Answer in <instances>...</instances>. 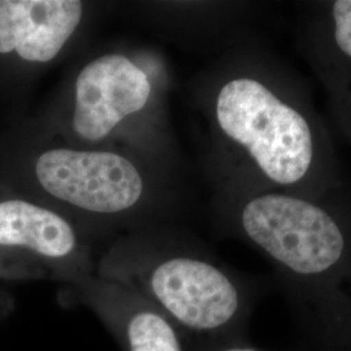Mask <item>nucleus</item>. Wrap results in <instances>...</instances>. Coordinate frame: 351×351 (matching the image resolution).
<instances>
[{
    "label": "nucleus",
    "instance_id": "1",
    "mask_svg": "<svg viewBox=\"0 0 351 351\" xmlns=\"http://www.w3.org/2000/svg\"><path fill=\"white\" fill-rule=\"evenodd\" d=\"M208 116L229 195L322 198L348 189L308 90L278 59L251 55L220 75L208 94Z\"/></svg>",
    "mask_w": 351,
    "mask_h": 351
},
{
    "label": "nucleus",
    "instance_id": "8",
    "mask_svg": "<svg viewBox=\"0 0 351 351\" xmlns=\"http://www.w3.org/2000/svg\"><path fill=\"white\" fill-rule=\"evenodd\" d=\"M82 13L77 0H0V53L49 63L75 34Z\"/></svg>",
    "mask_w": 351,
    "mask_h": 351
},
{
    "label": "nucleus",
    "instance_id": "6",
    "mask_svg": "<svg viewBox=\"0 0 351 351\" xmlns=\"http://www.w3.org/2000/svg\"><path fill=\"white\" fill-rule=\"evenodd\" d=\"M298 40L351 146V0L306 3Z\"/></svg>",
    "mask_w": 351,
    "mask_h": 351
},
{
    "label": "nucleus",
    "instance_id": "10",
    "mask_svg": "<svg viewBox=\"0 0 351 351\" xmlns=\"http://www.w3.org/2000/svg\"><path fill=\"white\" fill-rule=\"evenodd\" d=\"M223 351H259L255 350V349H250V348H229Z\"/></svg>",
    "mask_w": 351,
    "mask_h": 351
},
{
    "label": "nucleus",
    "instance_id": "2",
    "mask_svg": "<svg viewBox=\"0 0 351 351\" xmlns=\"http://www.w3.org/2000/svg\"><path fill=\"white\" fill-rule=\"evenodd\" d=\"M241 233L289 276L333 281L350 259L351 193L322 198L285 191L229 195Z\"/></svg>",
    "mask_w": 351,
    "mask_h": 351
},
{
    "label": "nucleus",
    "instance_id": "5",
    "mask_svg": "<svg viewBox=\"0 0 351 351\" xmlns=\"http://www.w3.org/2000/svg\"><path fill=\"white\" fill-rule=\"evenodd\" d=\"M150 78L129 58L107 53L86 64L77 75L72 128L80 138H107L125 119L150 101Z\"/></svg>",
    "mask_w": 351,
    "mask_h": 351
},
{
    "label": "nucleus",
    "instance_id": "9",
    "mask_svg": "<svg viewBox=\"0 0 351 351\" xmlns=\"http://www.w3.org/2000/svg\"><path fill=\"white\" fill-rule=\"evenodd\" d=\"M0 247L33 254L58 277L77 276L84 269L82 246L73 226L60 213L30 202H0Z\"/></svg>",
    "mask_w": 351,
    "mask_h": 351
},
{
    "label": "nucleus",
    "instance_id": "3",
    "mask_svg": "<svg viewBox=\"0 0 351 351\" xmlns=\"http://www.w3.org/2000/svg\"><path fill=\"white\" fill-rule=\"evenodd\" d=\"M104 275L150 302L177 328L217 330L228 326L241 307L236 282L198 256H165L138 267L111 265L104 268Z\"/></svg>",
    "mask_w": 351,
    "mask_h": 351
},
{
    "label": "nucleus",
    "instance_id": "7",
    "mask_svg": "<svg viewBox=\"0 0 351 351\" xmlns=\"http://www.w3.org/2000/svg\"><path fill=\"white\" fill-rule=\"evenodd\" d=\"M78 298L124 351H184L177 326L150 302L107 278L78 282Z\"/></svg>",
    "mask_w": 351,
    "mask_h": 351
},
{
    "label": "nucleus",
    "instance_id": "4",
    "mask_svg": "<svg viewBox=\"0 0 351 351\" xmlns=\"http://www.w3.org/2000/svg\"><path fill=\"white\" fill-rule=\"evenodd\" d=\"M34 172L49 195L84 213H124L145 193L138 167L113 151L50 149L38 156Z\"/></svg>",
    "mask_w": 351,
    "mask_h": 351
}]
</instances>
